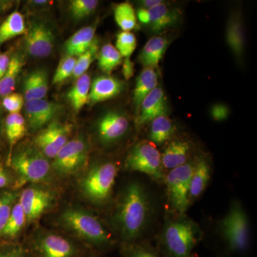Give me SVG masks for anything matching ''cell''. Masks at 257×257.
I'll use <instances>...</instances> for the list:
<instances>
[{"instance_id": "6da1fadb", "label": "cell", "mask_w": 257, "mask_h": 257, "mask_svg": "<svg viewBox=\"0 0 257 257\" xmlns=\"http://www.w3.org/2000/svg\"><path fill=\"white\" fill-rule=\"evenodd\" d=\"M150 204L141 184L132 182L126 186L112 216L113 224L121 239L133 241L141 236L150 218Z\"/></svg>"}, {"instance_id": "7bdbcfd3", "label": "cell", "mask_w": 257, "mask_h": 257, "mask_svg": "<svg viewBox=\"0 0 257 257\" xmlns=\"http://www.w3.org/2000/svg\"><path fill=\"white\" fill-rule=\"evenodd\" d=\"M134 73H135V64L130 57L125 58L122 65V74L125 79L128 80L131 79L133 77Z\"/></svg>"}, {"instance_id": "603a6c76", "label": "cell", "mask_w": 257, "mask_h": 257, "mask_svg": "<svg viewBox=\"0 0 257 257\" xmlns=\"http://www.w3.org/2000/svg\"><path fill=\"white\" fill-rule=\"evenodd\" d=\"M95 27L88 26L76 32L64 45L67 55L78 57L91 47L95 40Z\"/></svg>"}, {"instance_id": "7c38bea8", "label": "cell", "mask_w": 257, "mask_h": 257, "mask_svg": "<svg viewBox=\"0 0 257 257\" xmlns=\"http://www.w3.org/2000/svg\"><path fill=\"white\" fill-rule=\"evenodd\" d=\"M136 15L140 23L154 33H160L178 25L181 13L178 10L170 8L163 3L150 10L139 8Z\"/></svg>"}, {"instance_id": "7a4b0ae2", "label": "cell", "mask_w": 257, "mask_h": 257, "mask_svg": "<svg viewBox=\"0 0 257 257\" xmlns=\"http://www.w3.org/2000/svg\"><path fill=\"white\" fill-rule=\"evenodd\" d=\"M8 166L15 175L14 189L28 183H41L50 177V162L35 145L17 149L8 160Z\"/></svg>"}, {"instance_id": "277c9868", "label": "cell", "mask_w": 257, "mask_h": 257, "mask_svg": "<svg viewBox=\"0 0 257 257\" xmlns=\"http://www.w3.org/2000/svg\"><path fill=\"white\" fill-rule=\"evenodd\" d=\"M117 172L116 165L111 162L92 166L79 185L84 197L93 204L105 202L112 192Z\"/></svg>"}, {"instance_id": "f35d334b", "label": "cell", "mask_w": 257, "mask_h": 257, "mask_svg": "<svg viewBox=\"0 0 257 257\" xmlns=\"http://www.w3.org/2000/svg\"><path fill=\"white\" fill-rule=\"evenodd\" d=\"M2 106L9 114L20 113L24 106V96L19 93H11L2 99Z\"/></svg>"}, {"instance_id": "cb8c5ba5", "label": "cell", "mask_w": 257, "mask_h": 257, "mask_svg": "<svg viewBox=\"0 0 257 257\" xmlns=\"http://www.w3.org/2000/svg\"><path fill=\"white\" fill-rule=\"evenodd\" d=\"M210 167L205 159L201 158L196 162L189 187V205L200 197L207 188L210 179Z\"/></svg>"}, {"instance_id": "484cf974", "label": "cell", "mask_w": 257, "mask_h": 257, "mask_svg": "<svg viewBox=\"0 0 257 257\" xmlns=\"http://www.w3.org/2000/svg\"><path fill=\"white\" fill-rule=\"evenodd\" d=\"M4 130L10 146L8 160L13 154L15 145L26 135V121L23 115L20 113L8 114L5 119Z\"/></svg>"}, {"instance_id": "2e32d148", "label": "cell", "mask_w": 257, "mask_h": 257, "mask_svg": "<svg viewBox=\"0 0 257 257\" xmlns=\"http://www.w3.org/2000/svg\"><path fill=\"white\" fill-rule=\"evenodd\" d=\"M138 113L137 124L140 127L157 116L167 114V98L162 87H157L143 99Z\"/></svg>"}, {"instance_id": "d6a6232c", "label": "cell", "mask_w": 257, "mask_h": 257, "mask_svg": "<svg viewBox=\"0 0 257 257\" xmlns=\"http://www.w3.org/2000/svg\"><path fill=\"white\" fill-rule=\"evenodd\" d=\"M121 62L122 57L111 44H106L101 47L98 57V64L103 72L108 74L111 73Z\"/></svg>"}, {"instance_id": "30bf717a", "label": "cell", "mask_w": 257, "mask_h": 257, "mask_svg": "<svg viewBox=\"0 0 257 257\" xmlns=\"http://www.w3.org/2000/svg\"><path fill=\"white\" fill-rule=\"evenodd\" d=\"M55 200V195L52 191L38 185L30 186L24 189L18 199L28 223L40 219L53 207Z\"/></svg>"}, {"instance_id": "9a60e30c", "label": "cell", "mask_w": 257, "mask_h": 257, "mask_svg": "<svg viewBox=\"0 0 257 257\" xmlns=\"http://www.w3.org/2000/svg\"><path fill=\"white\" fill-rule=\"evenodd\" d=\"M130 121L125 115L118 111H110L103 115L97 123V133L101 143L112 144L124 136Z\"/></svg>"}, {"instance_id": "3957f363", "label": "cell", "mask_w": 257, "mask_h": 257, "mask_svg": "<svg viewBox=\"0 0 257 257\" xmlns=\"http://www.w3.org/2000/svg\"><path fill=\"white\" fill-rule=\"evenodd\" d=\"M59 221L66 229L92 244L100 246L110 241V234L99 219L82 208H67L61 213Z\"/></svg>"}, {"instance_id": "7dc6e473", "label": "cell", "mask_w": 257, "mask_h": 257, "mask_svg": "<svg viewBox=\"0 0 257 257\" xmlns=\"http://www.w3.org/2000/svg\"><path fill=\"white\" fill-rule=\"evenodd\" d=\"M10 3L6 1H0V13H4L10 8Z\"/></svg>"}, {"instance_id": "f6af8a7d", "label": "cell", "mask_w": 257, "mask_h": 257, "mask_svg": "<svg viewBox=\"0 0 257 257\" xmlns=\"http://www.w3.org/2000/svg\"><path fill=\"white\" fill-rule=\"evenodd\" d=\"M130 257H157L153 252L145 248H134Z\"/></svg>"}, {"instance_id": "ee69618b", "label": "cell", "mask_w": 257, "mask_h": 257, "mask_svg": "<svg viewBox=\"0 0 257 257\" xmlns=\"http://www.w3.org/2000/svg\"><path fill=\"white\" fill-rule=\"evenodd\" d=\"M10 57L9 52H1L0 53V79L3 78L5 72L9 67Z\"/></svg>"}, {"instance_id": "52a82bcc", "label": "cell", "mask_w": 257, "mask_h": 257, "mask_svg": "<svg viewBox=\"0 0 257 257\" xmlns=\"http://www.w3.org/2000/svg\"><path fill=\"white\" fill-rule=\"evenodd\" d=\"M221 232L231 251H243L249 241L247 216L239 202L231 204L220 222Z\"/></svg>"}, {"instance_id": "5b68a950", "label": "cell", "mask_w": 257, "mask_h": 257, "mask_svg": "<svg viewBox=\"0 0 257 257\" xmlns=\"http://www.w3.org/2000/svg\"><path fill=\"white\" fill-rule=\"evenodd\" d=\"M199 238L197 225L187 219L170 221L164 230V244L170 257H192Z\"/></svg>"}, {"instance_id": "8fae6325", "label": "cell", "mask_w": 257, "mask_h": 257, "mask_svg": "<svg viewBox=\"0 0 257 257\" xmlns=\"http://www.w3.org/2000/svg\"><path fill=\"white\" fill-rule=\"evenodd\" d=\"M71 125L54 120L39 131L34 145L48 160H54L69 141Z\"/></svg>"}, {"instance_id": "ac0fdd59", "label": "cell", "mask_w": 257, "mask_h": 257, "mask_svg": "<svg viewBox=\"0 0 257 257\" xmlns=\"http://www.w3.org/2000/svg\"><path fill=\"white\" fill-rule=\"evenodd\" d=\"M124 89V82L110 76L96 77L91 84L89 101L92 104L110 99Z\"/></svg>"}, {"instance_id": "ba28073f", "label": "cell", "mask_w": 257, "mask_h": 257, "mask_svg": "<svg viewBox=\"0 0 257 257\" xmlns=\"http://www.w3.org/2000/svg\"><path fill=\"white\" fill-rule=\"evenodd\" d=\"M195 164L196 162H187L170 170L165 177L171 205L180 214H184L189 206V187Z\"/></svg>"}, {"instance_id": "ab89813d", "label": "cell", "mask_w": 257, "mask_h": 257, "mask_svg": "<svg viewBox=\"0 0 257 257\" xmlns=\"http://www.w3.org/2000/svg\"><path fill=\"white\" fill-rule=\"evenodd\" d=\"M15 184V177L11 171L0 162V190L10 189Z\"/></svg>"}, {"instance_id": "d590c367", "label": "cell", "mask_w": 257, "mask_h": 257, "mask_svg": "<svg viewBox=\"0 0 257 257\" xmlns=\"http://www.w3.org/2000/svg\"><path fill=\"white\" fill-rule=\"evenodd\" d=\"M99 5L96 0H73L69 4V11L75 20H81L89 16Z\"/></svg>"}, {"instance_id": "9c48e42d", "label": "cell", "mask_w": 257, "mask_h": 257, "mask_svg": "<svg viewBox=\"0 0 257 257\" xmlns=\"http://www.w3.org/2000/svg\"><path fill=\"white\" fill-rule=\"evenodd\" d=\"M89 147L82 138L69 140L54 159L52 168L58 175L70 176L78 173L87 165Z\"/></svg>"}, {"instance_id": "1f68e13d", "label": "cell", "mask_w": 257, "mask_h": 257, "mask_svg": "<svg viewBox=\"0 0 257 257\" xmlns=\"http://www.w3.org/2000/svg\"><path fill=\"white\" fill-rule=\"evenodd\" d=\"M114 19L118 26L124 32H130L136 28L138 19L133 5L122 3L116 5L114 9Z\"/></svg>"}, {"instance_id": "ffe728a7", "label": "cell", "mask_w": 257, "mask_h": 257, "mask_svg": "<svg viewBox=\"0 0 257 257\" xmlns=\"http://www.w3.org/2000/svg\"><path fill=\"white\" fill-rule=\"evenodd\" d=\"M190 145L183 140H175L167 145L162 155V167L165 170H172L188 162Z\"/></svg>"}, {"instance_id": "d4e9b609", "label": "cell", "mask_w": 257, "mask_h": 257, "mask_svg": "<svg viewBox=\"0 0 257 257\" xmlns=\"http://www.w3.org/2000/svg\"><path fill=\"white\" fill-rule=\"evenodd\" d=\"M157 87H158V75L156 69L145 67L138 76L134 89L133 101L138 111L143 99Z\"/></svg>"}, {"instance_id": "e575fe53", "label": "cell", "mask_w": 257, "mask_h": 257, "mask_svg": "<svg viewBox=\"0 0 257 257\" xmlns=\"http://www.w3.org/2000/svg\"><path fill=\"white\" fill-rule=\"evenodd\" d=\"M98 40L95 39L91 47L85 52L79 55L77 59L75 68L72 74L74 79H78L79 77L86 73L91 64L95 60L98 55Z\"/></svg>"}, {"instance_id": "74e56055", "label": "cell", "mask_w": 257, "mask_h": 257, "mask_svg": "<svg viewBox=\"0 0 257 257\" xmlns=\"http://www.w3.org/2000/svg\"><path fill=\"white\" fill-rule=\"evenodd\" d=\"M77 59L72 56L66 55L61 60L54 76V84H59L69 77H72Z\"/></svg>"}, {"instance_id": "5bb4252c", "label": "cell", "mask_w": 257, "mask_h": 257, "mask_svg": "<svg viewBox=\"0 0 257 257\" xmlns=\"http://www.w3.org/2000/svg\"><path fill=\"white\" fill-rule=\"evenodd\" d=\"M60 105L46 99H34L25 102V114L32 131L41 130L53 121Z\"/></svg>"}, {"instance_id": "d6986e66", "label": "cell", "mask_w": 257, "mask_h": 257, "mask_svg": "<svg viewBox=\"0 0 257 257\" xmlns=\"http://www.w3.org/2000/svg\"><path fill=\"white\" fill-rule=\"evenodd\" d=\"M226 40L236 58H242L245 47L244 29L242 19L237 12L230 15L226 25Z\"/></svg>"}, {"instance_id": "836d02e7", "label": "cell", "mask_w": 257, "mask_h": 257, "mask_svg": "<svg viewBox=\"0 0 257 257\" xmlns=\"http://www.w3.org/2000/svg\"><path fill=\"white\" fill-rule=\"evenodd\" d=\"M20 193L16 189L0 190V234L8 222L12 209L18 202Z\"/></svg>"}, {"instance_id": "44dd1931", "label": "cell", "mask_w": 257, "mask_h": 257, "mask_svg": "<svg viewBox=\"0 0 257 257\" xmlns=\"http://www.w3.org/2000/svg\"><path fill=\"white\" fill-rule=\"evenodd\" d=\"M169 42L163 37H154L147 42L140 54L139 60L145 67L156 69L163 57Z\"/></svg>"}, {"instance_id": "7402d4cb", "label": "cell", "mask_w": 257, "mask_h": 257, "mask_svg": "<svg viewBox=\"0 0 257 257\" xmlns=\"http://www.w3.org/2000/svg\"><path fill=\"white\" fill-rule=\"evenodd\" d=\"M48 89L47 72L43 69H37L29 74L24 82V98L26 101L44 99Z\"/></svg>"}, {"instance_id": "60d3db41", "label": "cell", "mask_w": 257, "mask_h": 257, "mask_svg": "<svg viewBox=\"0 0 257 257\" xmlns=\"http://www.w3.org/2000/svg\"><path fill=\"white\" fill-rule=\"evenodd\" d=\"M229 110L224 104H218L212 106L211 110V116L216 121H222L227 118Z\"/></svg>"}, {"instance_id": "c3c4849f", "label": "cell", "mask_w": 257, "mask_h": 257, "mask_svg": "<svg viewBox=\"0 0 257 257\" xmlns=\"http://www.w3.org/2000/svg\"><path fill=\"white\" fill-rule=\"evenodd\" d=\"M35 3L37 5H42L47 3V1H35Z\"/></svg>"}, {"instance_id": "bcb514c9", "label": "cell", "mask_w": 257, "mask_h": 257, "mask_svg": "<svg viewBox=\"0 0 257 257\" xmlns=\"http://www.w3.org/2000/svg\"><path fill=\"white\" fill-rule=\"evenodd\" d=\"M163 2L162 0H143L140 3L141 5V8L145 10H150L152 8H155V7L158 6L161 4H162Z\"/></svg>"}, {"instance_id": "4dcf8cb0", "label": "cell", "mask_w": 257, "mask_h": 257, "mask_svg": "<svg viewBox=\"0 0 257 257\" xmlns=\"http://www.w3.org/2000/svg\"><path fill=\"white\" fill-rule=\"evenodd\" d=\"M23 66V60L18 54L12 56L9 67L0 79V97L11 94L16 87L17 79Z\"/></svg>"}, {"instance_id": "8d00e7d4", "label": "cell", "mask_w": 257, "mask_h": 257, "mask_svg": "<svg viewBox=\"0 0 257 257\" xmlns=\"http://www.w3.org/2000/svg\"><path fill=\"white\" fill-rule=\"evenodd\" d=\"M137 38L133 32H121L116 36V49L121 57H131L137 47Z\"/></svg>"}, {"instance_id": "f546056e", "label": "cell", "mask_w": 257, "mask_h": 257, "mask_svg": "<svg viewBox=\"0 0 257 257\" xmlns=\"http://www.w3.org/2000/svg\"><path fill=\"white\" fill-rule=\"evenodd\" d=\"M173 122L168 115L163 114L157 116L151 121L150 130V139L151 143L162 145L170 140L173 135Z\"/></svg>"}, {"instance_id": "83f0119b", "label": "cell", "mask_w": 257, "mask_h": 257, "mask_svg": "<svg viewBox=\"0 0 257 257\" xmlns=\"http://www.w3.org/2000/svg\"><path fill=\"white\" fill-rule=\"evenodd\" d=\"M91 78L85 73L77 79V82L67 94L74 110L79 111L89 101L91 87Z\"/></svg>"}, {"instance_id": "f1b7e54d", "label": "cell", "mask_w": 257, "mask_h": 257, "mask_svg": "<svg viewBox=\"0 0 257 257\" xmlns=\"http://www.w3.org/2000/svg\"><path fill=\"white\" fill-rule=\"evenodd\" d=\"M27 222L26 215L20 203H15L8 222L0 234V239H14L21 232Z\"/></svg>"}, {"instance_id": "e0dca14e", "label": "cell", "mask_w": 257, "mask_h": 257, "mask_svg": "<svg viewBox=\"0 0 257 257\" xmlns=\"http://www.w3.org/2000/svg\"><path fill=\"white\" fill-rule=\"evenodd\" d=\"M37 250L41 257H74L73 243L60 235L47 233L37 241Z\"/></svg>"}, {"instance_id": "b9f144b4", "label": "cell", "mask_w": 257, "mask_h": 257, "mask_svg": "<svg viewBox=\"0 0 257 257\" xmlns=\"http://www.w3.org/2000/svg\"><path fill=\"white\" fill-rule=\"evenodd\" d=\"M0 257H28L18 246H6L0 248Z\"/></svg>"}, {"instance_id": "4316f807", "label": "cell", "mask_w": 257, "mask_h": 257, "mask_svg": "<svg viewBox=\"0 0 257 257\" xmlns=\"http://www.w3.org/2000/svg\"><path fill=\"white\" fill-rule=\"evenodd\" d=\"M27 31L23 14L18 11L13 12L0 25V46Z\"/></svg>"}, {"instance_id": "4fadbf2b", "label": "cell", "mask_w": 257, "mask_h": 257, "mask_svg": "<svg viewBox=\"0 0 257 257\" xmlns=\"http://www.w3.org/2000/svg\"><path fill=\"white\" fill-rule=\"evenodd\" d=\"M27 34L25 46L29 55L35 57H46L52 53L55 36L46 24L42 22L32 23Z\"/></svg>"}, {"instance_id": "8992f818", "label": "cell", "mask_w": 257, "mask_h": 257, "mask_svg": "<svg viewBox=\"0 0 257 257\" xmlns=\"http://www.w3.org/2000/svg\"><path fill=\"white\" fill-rule=\"evenodd\" d=\"M125 167L132 172L145 174L158 182L165 179L160 152L151 142H142L134 147L125 161Z\"/></svg>"}]
</instances>
